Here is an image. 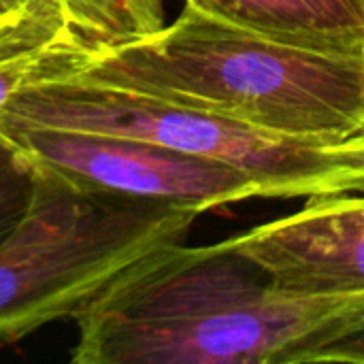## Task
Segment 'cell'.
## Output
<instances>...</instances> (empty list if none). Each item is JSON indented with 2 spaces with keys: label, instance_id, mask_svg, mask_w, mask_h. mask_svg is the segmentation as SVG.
Instances as JSON below:
<instances>
[{
  "label": "cell",
  "instance_id": "52a82bcc",
  "mask_svg": "<svg viewBox=\"0 0 364 364\" xmlns=\"http://www.w3.org/2000/svg\"><path fill=\"white\" fill-rule=\"evenodd\" d=\"M98 49L53 0L0 2V115L26 90L75 77Z\"/></svg>",
  "mask_w": 364,
  "mask_h": 364
},
{
  "label": "cell",
  "instance_id": "8992f818",
  "mask_svg": "<svg viewBox=\"0 0 364 364\" xmlns=\"http://www.w3.org/2000/svg\"><path fill=\"white\" fill-rule=\"evenodd\" d=\"M230 243L288 294L364 296V196L356 192L311 196Z\"/></svg>",
  "mask_w": 364,
  "mask_h": 364
},
{
  "label": "cell",
  "instance_id": "ba28073f",
  "mask_svg": "<svg viewBox=\"0 0 364 364\" xmlns=\"http://www.w3.org/2000/svg\"><path fill=\"white\" fill-rule=\"evenodd\" d=\"M183 4L294 45L364 55V0H183Z\"/></svg>",
  "mask_w": 364,
  "mask_h": 364
},
{
  "label": "cell",
  "instance_id": "277c9868",
  "mask_svg": "<svg viewBox=\"0 0 364 364\" xmlns=\"http://www.w3.org/2000/svg\"><path fill=\"white\" fill-rule=\"evenodd\" d=\"M62 128L126 136L218 160L256 179L269 198L364 194V175L339 164L326 143L262 132L145 92L62 79L19 94L0 130Z\"/></svg>",
  "mask_w": 364,
  "mask_h": 364
},
{
  "label": "cell",
  "instance_id": "7c38bea8",
  "mask_svg": "<svg viewBox=\"0 0 364 364\" xmlns=\"http://www.w3.org/2000/svg\"><path fill=\"white\" fill-rule=\"evenodd\" d=\"M326 151L339 164H343L348 168H354V171L364 175V126L360 130H356L354 134H350L348 139H343V141L328 143Z\"/></svg>",
  "mask_w": 364,
  "mask_h": 364
},
{
  "label": "cell",
  "instance_id": "3957f363",
  "mask_svg": "<svg viewBox=\"0 0 364 364\" xmlns=\"http://www.w3.org/2000/svg\"><path fill=\"white\" fill-rule=\"evenodd\" d=\"M34 166V164H32ZM30 207L0 243V348L75 316L149 252L183 243L196 209L115 196L34 166Z\"/></svg>",
  "mask_w": 364,
  "mask_h": 364
},
{
  "label": "cell",
  "instance_id": "30bf717a",
  "mask_svg": "<svg viewBox=\"0 0 364 364\" xmlns=\"http://www.w3.org/2000/svg\"><path fill=\"white\" fill-rule=\"evenodd\" d=\"M36 173L19 147L0 132V243L26 215Z\"/></svg>",
  "mask_w": 364,
  "mask_h": 364
},
{
  "label": "cell",
  "instance_id": "5b68a950",
  "mask_svg": "<svg viewBox=\"0 0 364 364\" xmlns=\"http://www.w3.org/2000/svg\"><path fill=\"white\" fill-rule=\"evenodd\" d=\"M0 132L30 164L96 192L179 205L200 213L250 198H269L256 179L235 166L136 139L62 128Z\"/></svg>",
  "mask_w": 364,
  "mask_h": 364
},
{
  "label": "cell",
  "instance_id": "4fadbf2b",
  "mask_svg": "<svg viewBox=\"0 0 364 364\" xmlns=\"http://www.w3.org/2000/svg\"><path fill=\"white\" fill-rule=\"evenodd\" d=\"M0 2H2V0H0Z\"/></svg>",
  "mask_w": 364,
  "mask_h": 364
},
{
  "label": "cell",
  "instance_id": "9c48e42d",
  "mask_svg": "<svg viewBox=\"0 0 364 364\" xmlns=\"http://www.w3.org/2000/svg\"><path fill=\"white\" fill-rule=\"evenodd\" d=\"M94 47H111L160 30L164 0H53Z\"/></svg>",
  "mask_w": 364,
  "mask_h": 364
},
{
  "label": "cell",
  "instance_id": "8fae6325",
  "mask_svg": "<svg viewBox=\"0 0 364 364\" xmlns=\"http://www.w3.org/2000/svg\"><path fill=\"white\" fill-rule=\"evenodd\" d=\"M324 363L364 364V324H360L356 331L335 339L333 343L324 346L311 360V364Z\"/></svg>",
  "mask_w": 364,
  "mask_h": 364
},
{
  "label": "cell",
  "instance_id": "6da1fadb",
  "mask_svg": "<svg viewBox=\"0 0 364 364\" xmlns=\"http://www.w3.org/2000/svg\"><path fill=\"white\" fill-rule=\"evenodd\" d=\"M364 324V296H299L230 239L158 247L77 316L73 364H311Z\"/></svg>",
  "mask_w": 364,
  "mask_h": 364
},
{
  "label": "cell",
  "instance_id": "7a4b0ae2",
  "mask_svg": "<svg viewBox=\"0 0 364 364\" xmlns=\"http://www.w3.org/2000/svg\"><path fill=\"white\" fill-rule=\"evenodd\" d=\"M70 79L145 92L326 145L364 126L363 53L294 45L188 4L151 34L94 49Z\"/></svg>",
  "mask_w": 364,
  "mask_h": 364
}]
</instances>
